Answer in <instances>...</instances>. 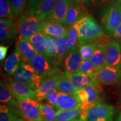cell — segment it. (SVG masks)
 Wrapping results in <instances>:
<instances>
[{"instance_id": "obj_1", "label": "cell", "mask_w": 121, "mask_h": 121, "mask_svg": "<svg viewBox=\"0 0 121 121\" xmlns=\"http://www.w3.org/2000/svg\"><path fill=\"white\" fill-rule=\"evenodd\" d=\"M105 35L103 29L90 15H86L80 19L78 35L79 45L86 43H96Z\"/></svg>"}, {"instance_id": "obj_2", "label": "cell", "mask_w": 121, "mask_h": 121, "mask_svg": "<svg viewBox=\"0 0 121 121\" xmlns=\"http://www.w3.org/2000/svg\"><path fill=\"white\" fill-rule=\"evenodd\" d=\"M100 22L105 34L112 35L121 22V11L116 2L102 9L100 13Z\"/></svg>"}, {"instance_id": "obj_3", "label": "cell", "mask_w": 121, "mask_h": 121, "mask_svg": "<svg viewBox=\"0 0 121 121\" xmlns=\"http://www.w3.org/2000/svg\"><path fill=\"white\" fill-rule=\"evenodd\" d=\"M13 79L36 91L40 86L43 78L31 65L22 61L17 71L13 75Z\"/></svg>"}, {"instance_id": "obj_4", "label": "cell", "mask_w": 121, "mask_h": 121, "mask_svg": "<svg viewBox=\"0 0 121 121\" xmlns=\"http://www.w3.org/2000/svg\"><path fill=\"white\" fill-rule=\"evenodd\" d=\"M20 116L25 121H43L39 109V102L35 99H16Z\"/></svg>"}, {"instance_id": "obj_5", "label": "cell", "mask_w": 121, "mask_h": 121, "mask_svg": "<svg viewBox=\"0 0 121 121\" xmlns=\"http://www.w3.org/2000/svg\"><path fill=\"white\" fill-rule=\"evenodd\" d=\"M42 22L37 16L29 12L22 14L16 23L20 36L26 38L40 32Z\"/></svg>"}, {"instance_id": "obj_6", "label": "cell", "mask_w": 121, "mask_h": 121, "mask_svg": "<svg viewBox=\"0 0 121 121\" xmlns=\"http://www.w3.org/2000/svg\"><path fill=\"white\" fill-rule=\"evenodd\" d=\"M30 65L43 78L61 73V69L58 67V65L40 54H37Z\"/></svg>"}, {"instance_id": "obj_7", "label": "cell", "mask_w": 121, "mask_h": 121, "mask_svg": "<svg viewBox=\"0 0 121 121\" xmlns=\"http://www.w3.org/2000/svg\"><path fill=\"white\" fill-rule=\"evenodd\" d=\"M103 89L101 86H89L78 89L73 94L79 101L80 104L102 103L103 100L102 97Z\"/></svg>"}, {"instance_id": "obj_8", "label": "cell", "mask_w": 121, "mask_h": 121, "mask_svg": "<svg viewBox=\"0 0 121 121\" xmlns=\"http://www.w3.org/2000/svg\"><path fill=\"white\" fill-rule=\"evenodd\" d=\"M58 0H29L28 11L44 21L49 16Z\"/></svg>"}, {"instance_id": "obj_9", "label": "cell", "mask_w": 121, "mask_h": 121, "mask_svg": "<svg viewBox=\"0 0 121 121\" xmlns=\"http://www.w3.org/2000/svg\"><path fill=\"white\" fill-rule=\"evenodd\" d=\"M4 85L16 99L35 98V90H33L26 85L16 81L15 79L6 78V80H4Z\"/></svg>"}, {"instance_id": "obj_10", "label": "cell", "mask_w": 121, "mask_h": 121, "mask_svg": "<svg viewBox=\"0 0 121 121\" xmlns=\"http://www.w3.org/2000/svg\"><path fill=\"white\" fill-rule=\"evenodd\" d=\"M114 108L113 106L100 103L89 110L88 121H113Z\"/></svg>"}, {"instance_id": "obj_11", "label": "cell", "mask_w": 121, "mask_h": 121, "mask_svg": "<svg viewBox=\"0 0 121 121\" xmlns=\"http://www.w3.org/2000/svg\"><path fill=\"white\" fill-rule=\"evenodd\" d=\"M96 76L100 84H116L121 80V69L105 65L98 69Z\"/></svg>"}, {"instance_id": "obj_12", "label": "cell", "mask_w": 121, "mask_h": 121, "mask_svg": "<svg viewBox=\"0 0 121 121\" xmlns=\"http://www.w3.org/2000/svg\"><path fill=\"white\" fill-rule=\"evenodd\" d=\"M105 65L121 69V46L118 42L110 41L106 45Z\"/></svg>"}, {"instance_id": "obj_13", "label": "cell", "mask_w": 121, "mask_h": 121, "mask_svg": "<svg viewBox=\"0 0 121 121\" xmlns=\"http://www.w3.org/2000/svg\"><path fill=\"white\" fill-rule=\"evenodd\" d=\"M19 33L17 24L13 20L1 19L0 20V40L2 44L11 42Z\"/></svg>"}, {"instance_id": "obj_14", "label": "cell", "mask_w": 121, "mask_h": 121, "mask_svg": "<svg viewBox=\"0 0 121 121\" xmlns=\"http://www.w3.org/2000/svg\"><path fill=\"white\" fill-rule=\"evenodd\" d=\"M66 74L72 84L78 89L89 86L99 85L100 84L96 75H89L79 71L74 73Z\"/></svg>"}, {"instance_id": "obj_15", "label": "cell", "mask_w": 121, "mask_h": 121, "mask_svg": "<svg viewBox=\"0 0 121 121\" xmlns=\"http://www.w3.org/2000/svg\"><path fill=\"white\" fill-rule=\"evenodd\" d=\"M16 47L19 50L22 60L24 62L30 64L33 59L37 55L34 46L26 38L20 36L16 40Z\"/></svg>"}, {"instance_id": "obj_16", "label": "cell", "mask_w": 121, "mask_h": 121, "mask_svg": "<svg viewBox=\"0 0 121 121\" xmlns=\"http://www.w3.org/2000/svg\"><path fill=\"white\" fill-rule=\"evenodd\" d=\"M69 5L68 0H58L52 12L45 20L58 22L66 26V16Z\"/></svg>"}, {"instance_id": "obj_17", "label": "cell", "mask_w": 121, "mask_h": 121, "mask_svg": "<svg viewBox=\"0 0 121 121\" xmlns=\"http://www.w3.org/2000/svg\"><path fill=\"white\" fill-rule=\"evenodd\" d=\"M79 46L76 47L69 52L65 59L64 69L66 73H74L79 71L80 66L82 61Z\"/></svg>"}, {"instance_id": "obj_18", "label": "cell", "mask_w": 121, "mask_h": 121, "mask_svg": "<svg viewBox=\"0 0 121 121\" xmlns=\"http://www.w3.org/2000/svg\"><path fill=\"white\" fill-rule=\"evenodd\" d=\"M58 78L59 75L43 78L40 86L36 90V96L35 99L38 102H41L44 100L48 93L56 89Z\"/></svg>"}, {"instance_id": "obj_19", "label": "cell", "mask_w": 121, "mask_h": 121, "mask_svg": "<svg viewBox=\"0 0 121 121\" xmlns=\"http://www.w3.org/2000/svg\"><path fill=\"white\" fill-rule=\"evenodd\" d=\"M40 32L56 38L61 36L67 35L69 33V29L58 22L45 20L42 22Z\"/></svg>"}, {"instance_id": "obj_20", "label": "cell", "mask_w": 121, "mask_h": 121, "mask_svg": "<svg viewBox=\"0 0 121 121\" xmlns=\"http://www.w3.org/2000/svg\"><path fill=\"white\" fill-rule=\"evenodd\" d=\"M22 62L20 54L16 47L13 52L6 59L3 63V69L7 75L13 76L17 71Z\"/></svg>"}, {"instance_id": "obj_21", "label": "cell", "mask_w": 121, "mask_h": 121, "mask_svg": "<svg viewBox=\"0 0 121 121\" xmlns=\"http://www.w3.org/2000/svg\"><path fill=\"white\" fill-rule=\"evenodd\" d=\"M86 9L84 4H69L66 20V27H69L86 16Z\"/></svg>"}, {"instance_id": "obj_22", "label": "cell", "mask_w": 121, "mask_h": 121, "mask_svg": "<svg viewBox=\"0 0 121 121\" xmlns=\"http://www.w3.org/2000/svg\"><path fill=\"white\" fill-rule=\"evenodd\" d=\"M80 107V103L73 94L60 92L56 104L57 109H71Z\"/></svg>"}, {"instance_id": "obj_23", "label": "cell", "mask_w": 121, "mask_h": 121, "mask_svg": "<svg viewBox=\"0 0 121 121\" xmlns=\"http://www.w3.org/2000/svg\"><path fill=\"white\" fill-rule=\"evenodd\" d=\"M26 38L32 44L38 53L46 57L47 40L45 34L38 32Z\"/></svg>"}, {"instance_id": "obj_24", "label": "cell", "mask_w": 121, "mask_h": 121, "mask_svg": "<svg viewBox=\"0 0 121 121\" xmlns=\"http://www.w3.org/2000/svg\"><path fill=\"white\" fill-rule=\"evenodd\" d=\"M56 89L60 92L66 94H73L78 89L76 87L68 78L66 72L59 75Z\"/></svg>"}, {"instance_id": "obj_25", "label": "cell", "mask_w": 121, "mask_h": 121, "mask_svg": "<svg viewBox=\"0 0 121 121\" xmlns=\"http://www.w3.org/2000/svg\"><path fill=\"white\" fill-rule=\"evenodd\" d=\"M45 37L47 40L46 57L58 65L59 50L56 38L47 35H45Z\"/></svg>"}, {"instance_id": "obj_26", "label": "cell", "mask_w": 121, "mask_h": 121, "mask_svg": "<svg viewBox=\"0 0 121 121\" xmlns=\"http://www.w3.org/2000/svg\"><path fill=\"white\" fill-rule=\"evenodd\" d=\"M80 20L69 26L68 33V52H70L76 47L79 46L78 35H79Z\"/></svg>"}, {"instance_id": "obj_27", "label": "cell", "mask_w": 121, "mask_h": 121, "mask_svg": "<svg viewBox=\"0 0 121 121\" xmlns=\"http://www.w3.org/2000/svg\"><path fill=\"white\" fill-rule=\"evenodd\" d=\"M17 108L11 105L1 104L0 106V121H12L19 118Z\"/></svg>"}, {"instance_id": "obj_28", "label": "cell", "mask_w": 121, "mask_h": 121, "mask_svg": "<svg viewBox=\"0 0 121 121\" xmlns=\"http://www.w3.org/2000/svg\"><path fill=\"white\" fill-rule=\"evenodd\" d=\"M106 45L102 44H98L97 47L90 60L98 69L105 66Z\"/></svg>"}, {"instance_id": "obj_29", "label": "cell", "mask_w": 121, "mask_h": 121, "mask_svg": "<svg viewBox=\"0 0 121 121\" xmlns=\"http://www.w3.org/2000/svg\"><path fill=\"white\" fill-rule=\"evenodd\" d=\"M80 108L60 110L56 112L55 121H72L80 117Z\"/></svg>"}, {"instance_id": "obj_30", "label": "cell", "mask_w": 121, "mask_h": 121, "mask_svg": "<svg viewBox=\"0 0 121 121\" xmlns=\"http://www.w3.org/2000/svg\"><path fill=\"white\" fill-rule=\"evenodd\" d=\"M0 101L3 104L17 107V101L10 91L2 82L0 83Z\"/></svg>"}, {"instance_id": "obj_31", "label": "cell", "mask_w": 121, "mask_h": 121, "mask_svg": "<svg viewBox=\"0 0 121 121\" xmlns=\"http://www.w3.org/2000/svg\"><path fill=\"white\" fill-rule=\"evenodd\" d=\"M67 35L56 38L58 46V57L57 60L58 65H60L65 60L68 54V39Z\"/></svg>"}, {"instance_id": "obj_32", "label": "cell", "mask_w": 121, "mask_h": 121, "mask_svg": "<svg viewBox=\"0 0 121 121\" xmlns=\"http://www.w3.org/2000/svg\"><path fill=\"white\" fill-rule=\"evenodd\" d=\"M39 109L43 121H55L56 112L54 107L48 103L39 102Z\"/></svg>"}, {"instance_id": "obj_33", "label": "cell", "mask_w": 121, "mask_h": 121, "mask_svg": "<svg viewBox=\"0 0 121 121\" xmlns=\"http://www.w3.org/2000/svg\"><path fill=\"white\" fill-rule=\"evenodd\" d=\"M98 44L95 43H86L80 45L79 50L82 60H90Z\"/></svg>"}, {"instance_id": "obj_34", "label": "cell", "mask_w": 121, "mask_h": 121, "mask_svg": "<svg viewBox=\"0 0 121 121\" xmlns=\"http://www.w3.org/2000/svg\"><path fill=\"white\" fill-rule=\"evenodd\" d=\"M15 15L12 10L9 1L7 0H0V17L1 19L14 20Z\"/></svg>"}, {"instance_id": "obj_35", "label": "cell", "mask_w": 121, "mask_h": 121, "mask_svg": "<svg viewBox=\"0 0 121 121\" xmlns=\"http://www.w3.org/2000/svg\"><path fill=\"white\" fill-rule=\"evenodd\" d=\"M98 69H99L90 60H82L80 66L79 72L89 75L96 76Z\"/></svg>"}, {"instance_id": "obj_36", "label": "cell", "mask_w": 121, "mask_h": 121, "mask_svg": "<svg viewBox=\"0 0 121 121\" xmlns=\"http://www.w3.org/2000/svg\"><path fill=\"white\" fill-rule=\"evenodd\" d=\"M15 16H19L23 11L26 0H9Z\"/></svg>"}, {"instance_id": "obj_37", "label": "cell", "mask_w": 121, "mask_h": 121, "mask_svg": "<svg viewBox=\"0 0 121 121\" xmlns=\"http://www.w3.org/2000/svg\"><path fill=\"white\" fill-rule=\"evenodd\" d=\"M116 0H84V5L87 7H98L114 2Z\"/></svg>"}, {"instance_id": "obj_38", "label": "cell", "mask_w": 121, "mask_h": 121, "mask_svg": "<svg viewBox=\"0 0 121 121\" xmlns=\"http://www.w3.org/2000/svg\"><path fill=\"white\" fill-rule=\"evenodd\" d=\"M60 93V92L56 89H54L46 95L44 100L48 104L53 106L54 108H56L57 99H58Z\"/></svg>"}, {"instance_id": "obj_39", "label": "cell", "mask_w": 121, "mask_h": 121, "mask_svg": "<svg viewBox=\"0 0 121 121\" xmlns=\"http://www.w3.org/2000/svg\"><path fill=\"white\" fill-rule=\"evenodd\" d=\"M8 49L9 45L5 46L4 45H1L0 46V60H1V62L4 61L5 59Z\"/></svg>"}, {"instance_id": "obj_40", "label": "cell", "mask_w": 121, "mask_h": 121, "mask_svg": "<svg viewBox=\"0 0 121 121\" xmlns=\"http://www.w3.org/2000/svg\"><path fill=\"white\" fill-rule=\"evenodd\" d=\"M112 37H113V38L121 42V22L117 26L116 29L115 30L112 35Z\"/></svg>"}, {"instance_id": "obj_41", "label": "cell", "mask_w": 121, "mask_h": 121, "mask_svg": "<svg viewBox=\"0 0 121 121\" xmlns=\"http://www.w3.org/2000/svg\"><path fill=\"white\" fill-rule=\"evenodd\" d=\"M69 2V4H84V0H68Z\"/></svg>"}, {"instance_id": "obj_42", "label": "cell", "mask_w": 121, "mask_h": 121, "mask_svg": "<svg viewBox=\"0 0 121 121\" xmlns=\"http://www.w3.org/2000/svg\"><path fill=\"white\" fill-rule=\"evenodd\" d=\"M115 2H116V4H117V6L119 7V9H120L121 11V0H116Z\"/></svg>"}, {"instance_id": "obj_43", "label": "cell", "mask_w": 121, "mask_h": 121, "mask_svg": "<svg viewBox=\"0 0 121 121\" xmlns=\"http://www.w3.org/2000/svg\"><path fill=\"white\" fill-rule=\"evenodd\" d=\"M116 121H121V112L119 113L118 116L117 117V119H116Z\"/></svg>"}, {"instance_id": "obj_44", "label": "cell", "mask_w": 121, "mask_h": 121, "mask_svg": "<svg viewBox=\"0 0 121 121\" xmlns=\"http://www.w3.org/2000/svg\"><path fill=\"white\" fill-rule=\"evenodd\" d=\"M72 121H88V120H82V119H80V118H79V119L77 118V119H74V120Z\"/></svg>"}, {"instance_id": "obj_45", "label": "cell", "mask_w": 121, "mask_h": 121, "mask_svg": "<svg viewBox=\"0 0 121 121\" xmlns=\"http://www.w3.org/2000/svg\"><path fill=\"white\" fill-rule=\"evenodd\" d=\"M12 121H25L22 118H17L16 119H15V120Z\"/></svg>"}]
</instances>
